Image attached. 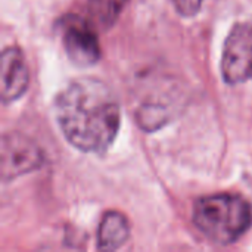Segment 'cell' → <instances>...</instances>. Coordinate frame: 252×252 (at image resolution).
<instances>
[{"instance_id":"cell-6","label":"cell","mask_w":252,"mask_h":252,"mask_svg":"<svg viewBox=\"0 0 252 252\" xmlns=\"http://www.w3.org/2000/svg\"><path fill=\"white\" fill-rule=\"evenodd\" d=\"M30 71L19 47H6L0 63V97L4 103L21 97L28 87Z\"/></svg>"},{"instance_id":"cell-2","label":"cell","mask_w":252,"mask_h":252,"mask_svg":"<svg viewBox=\"0 0 252 252\" xmlns=\"http://www.w3.org/2000/svg\"><path fill=\"white\" fill-rule=\"evenodd\" d=\"M193 223L211 242L229 245L252 226V204L241 195L219 193L196 201Z\"/></svg>"},{"instance_id":"cell-5","label":"cell","mask_w":252,"mask_h":252,"mask_svg":"<svg viewBox=\"0 0 252 252\" xmlns=\"http://www.w3.org/2000/svg\"><path fill=\"white\" fill-rule=\"evenodd\" d=\"M223 78L229 84L252 80V24H236L224 43Z\"/></svg>"},{"instance_id":"cell-7","label":"cell","mask_w":252,"mask_h":252,"mask_svg":"<svg viewBox=\"0 0 252 252\" xmlns=\"http://www.w3.org/2000/svg\"><path fill=\"white\" fill-rule=\"evenodd\" d=\"M130 238V224L124 214L118 211H108L97 230L99 250L114 251L121 248Z\"/></svg>"},{"instance_id":"cell-3","label":"cell","mask_w":252,"mask_h":252,"mask_svg":"<svg viewBox=\"0 0 252 252\" xmlns=\"http://www.w3.org/2000/svg\"><path fill=\"white\" fill-rule=\"evenodd\" d=\"M59 34L63 49L78 66H90L100 58V46L96 34V25L90 18L78 15H65L59 21Z\"/></svg>"},{"instance_id":"cell-9","label":"cell","mask_w":252,"mask_h":252,"mask_svg":"<svg viewBox=\"0 0 252 252\" xmlns=\"http://www.w3.org/2000/svg\"><path fill=\"white\" fill-rule=\"evenodd\" d=\"M173 3L176 6V10L182 16L192 18V16H195L199 12L204 0H173Z\"/></svg>"},{"instance_id":"cell-8","label":"cell","mask_w":252,"mask_h":252,"mask_svg":"<svg viewBox=\"0 0 252 252\" xmlns=\"http://www.w3.org/2000/svg\"><path fill=\"white\" fill-rule=\"evenodd\" d=\"M127 1L128 0H89L90 21L96 25V28H112Z\"/></svg>"},{"instance_id":"cell-4","label":"cell","mask_w":252,"mask_h":252,"mask_svg":"<svg viewBox=\"0 0 252 252\" xmlns=\"http://www.w3.org/2000/svg\"><path fill=\"white\" fill-rule=\"evenodd\" d=\"M43 162L41 149L28 136L15 131L3 134L0 146V176L3 182L31 173L40 168Z\"/></svg>"},{"instance_id":"cell-1","label":"cell","mask_w":252,"mask_h":252,"mask_svg":"<svg viewBox=\"0 0 252 252\" xmlns=\"http://www.w3.org/2000/svg\"><path fill=\"white\" fill-rule=\"evenodd\" d=\"M55 112L65 139L83 152H106L120 130L118 99L97 78L83 77L71 81L58 94Z\"/></svg>"}]
</instances>
